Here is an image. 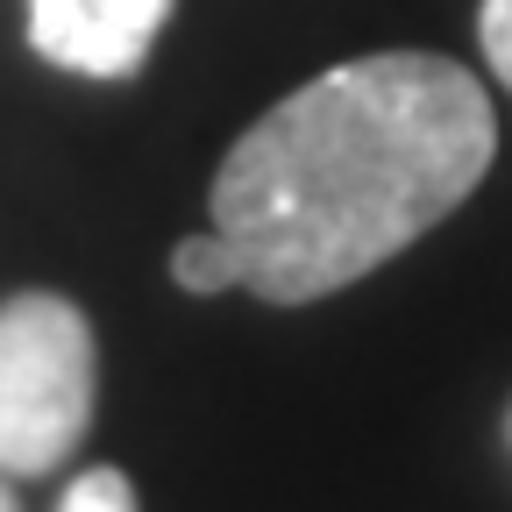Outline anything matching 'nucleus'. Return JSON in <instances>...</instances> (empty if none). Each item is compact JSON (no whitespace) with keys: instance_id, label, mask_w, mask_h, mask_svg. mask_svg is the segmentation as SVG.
<instances>
[{"instance_id":"obj_1","label":"nucleus","mask_w":512,"mask_h":512,"mask_svg":"<svg viewBox=\"0 0 512 512\" xmlns=\"http://www.w3.org/2000/svg\"><path fill=\"white\" fill-rule=\"evenodd\" d=\"M491 157L498 114L477 72L434 50H377L249 121L207 207L242 256V292L313 306L448 221Z\"/></svg>"},{"instance_id":"obj_2","label":"nucleus","mask_w":512,"mask_h":512,"mask_svg":"<svg viewBox=\"0 0 512 512\" xmlns=\"http://www.w3.org/2000/svg\"><path fill=\"white\" fill-rule=\"evenodd\" d=\"M100 399L93 320L64 292L0 299V477H50L72 463Z\"/></svg>"},{"instance_id":"obj_3","label":"nucleus","mask_w":512,"mask_h":512,"mask_svg":"<svg viewBox=\"0 0 512 512\" xmlns=\"http://www.w3.org/2000/svg\"><path fill=\"white\" fill-rule=\"evenodd\" d=\"M171 0H29V43L57 72L79 79H136Z\"/></svg>"},{"instance_id":"obj_4","label":"nucleus","mask_w":512,"mask_h":512,"mask_svg":"<svg viewBox=\"0 0 512 512\" xmlns=\"http://www.w3.org/2000/svg\"><path fill=\"white\" fill-rule=\"evenodd\" d=\"M171 278H178V292L214 299V292H235L242 285V256H235V242L221 228H207V235H185L171 249Z\"/></svg>"},{"instance_id":"obj_5","label":"nucleus","mask_w":512,"mask_h":512,"mask_svg":"<svg viewBox=\"0 0 512 512\" xmlns=\"http://www.w3.org/2000/svg\"><path fill=\"white\" fill-rule=\"evenodd\" d=\"M57 512H143V505H136V484H128V470L100 463V470H79L72 484H64Z\"/></svg>"},{"instance_id":"obj_6","label":"nucleus","mask_w":512,"mask_h":512,"mask_svg":"<svg viewBox=\"0 0 512 512\" xmlns=\"http://www.w3.org/2000/svg\"><path fill=\"white\" fill-rule=\"evenodd\" d=\"M477 43H484V64L498 72V86L512 93V0H484L477 8Z\"/></svg>"},{"instance_id":"obj_7","label":"nucleus","mask_w":512,"mask_h":512,"mask_svg":"<svg viewBox=\"0 0 512 512\" xmlns=\"http://www.w3.org/2000/svg\"><path fill=\"white\" fill-rule=\"evenodd\" d=\"M0 512H22V498H15V484H0Z\"/></svg>"}]
</instances>
